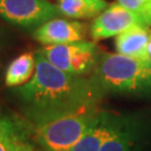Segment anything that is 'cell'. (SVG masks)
<instances>
[{"instance_id":"cell-1","label":"cell","mask_w":151,"mask_h":151,"mask_svg":"<svg viewBox=\"0 0 151 151\" xmlns=\"http://www.w3.org/2000/svg\"><path fill=\"white\" fill-rule=\"evenodd\" d=\"M15 93L32 125L58 114L99 104L102 99L90 78L58 70L38 52L32 80L16 87Z\"/></svg>"},{"instance_id":"cell-2","label":"cell","mask_w":151,"mask_h":151,"mask_svg":"<svg viewBox=\"0 0 151 151\" xmlns=\"http://www.w3.org/2000/svg\"><path fill=\"white\" fill-rule=\"evenodd\" d=\"M101 95L151 97V63L119 53H101L90 77Z\"/></svg>"},{"instance_id":"cell-3","label":"cell","mask_w":151,"mask_h":151,"mask_svg":"<svg viewBox=\"0 0 151 151\" xmlns=\"http://www.w3.org/2000/svg\"><path fill=\"white\" fill-rule=\"evenodd\" d=\"M101 111L99 104L87 105L32 124L34 140L44 151H70L96 122Z\"/></svg>"},{"instance_id":"cell-4","label":"cell","mask_w":151,"mask_h":151,"mask_svg":"<svg viewBox=\"0 0 151 151\" xmlns=\"http://www.w3.org/2000/svg\"><path fill=\"white\" fill-rule=\"evenodd\" d=\"M58 70L73 75L84 76L93 72L101 56L93 42L45 45L37 50Z\"/></svg>"},{"instance_id":"cell-5","label":"cell","mask_w":151,"mask_h":151,"mask_svg":"<svg viewBox=\"0 0 151 151\" xmlns=\"http://www.w3.org/2000/svg\"><path fill=\"white\" fill-rule=\"evenodd\" d=\"M60 15L57 6L47 0H0V16L20 27H39Z\"/></svg>"},{"instance_id":"cell-6","label":"cell","mask_w":151,"mask_h":151,"mask_svg":"<svg viewBox=\"0 0 151 151\" xmlns=\"http://www.w3.org/2000/svg\"><path fill=\"white\" fill-rule=\"evenodd\" d=\"M134 25L147 26L139 15L116 2L108 6L105 10L95 17L90 27V35L94 42H97L118 36Z\"/></svg>"},{"instance_id":"cell-7","label":"cell","mask_w":151,"mask_h":151,"mask_svg":"<svg viewBox=\"0 0 151 151\" xmlns=\"http://www.w3.org/2000/svg\"><path fill=\"white\" fill-rule=\"evenodd\" d=\"M90 32L86 24L64 18H54L40 25L34 32V38L45 45L84 42Z\"/></svg>"},{"instance_id":"cell-8","label":"cell","mask_w":151,"mask_h":151,"mask_svg":"<svg viewBox=\"0 0 151 151\" xmlns=\"http://www.w3.org/2000/svg\"><path fill=\"white\" fill-rule=\"evenodd\" d=\"M142 121L130 115L116 114L115 123L101 151H139L143 137Z\"/></svg>"},{"instance_id":"cell-9","label":"cell","mask_w":151,"mask_h":151,"mask_svg":"<svg viewBox=\"0 0 151 151\" xmlns=\"http://www.w3.org/2000/svg\"><path fill=\"white\" fill-rule=\"evenodd\" d=\"M151 32L149 26L134 25L115 36V49L124 56L141 60H150L148 46Z\"/></svg>"},{"instance_id":"cell-10","label":"cell","mask_w":151,"mask_h":151,"mask_svg":"<svg viewBox=\"0 0 151 151\" xmlns=\"http://www.w3.org/2000/svg\"><path fill=\"white\" fill-rule=\"evenodd\" d=\"M0 151H37L20 122L0 113Z\"/></svg>"},{"instance_id":"cell-11","label":"cell","mask_w":151,"mask_h":151,"mask_svg":"<svg viewBox=\"0 0 151 151\" xmlns=\"http://www.w3.org/2000/svg\"><path fill=\"white\" fill-rule=\"evenodd\" d=\"M115 119V113L102 110L96 122L70 151H101L104 141L112 132Z\"/></svg>"},{"instance_id":"cell-12","label":"cell","mask_w":151,"mask_h":151,"mask_svg":"<svg viewBox=\"0 0 151 151\" xmlns=\"http://www.w3.org/2000/svg\"><path fill=\"white\" fill-rule=\"evenodd\" d=\"M36 70V53L26 52L17 56L7 66L5 83L9 87H19L32 80Z\"/></svg>"},{"instance_id":"cell-13","label":"cell","mask_w":151,"mask_h":151,"mask_svg":"<svg viewBox=\"0 0 151 151\" xmlns=\"http://www.w3.org/2000/svg\"><path fill=\"white\" fill-rule=\"evenodd\" d=\"M60 15L70 19H90L108 8L106 0H57Z\"/></svg>"},{"instance_id":"cell-14","label":"cell","mask_w":151,"mask_h":151,"mask_svg":"<svg viewBox=\"0 0 151 151\" xmlns=\"http://www.w3.org/2000/svg\"><path fill=\"white\" fill-rule=\"evenodd\" d=\"M118 2L139 15L147 26H151V0H118Z\"/></svg>"},{"instance_id":"cell-15","label":"cell","mask_w":151,"mask_h":151,"mask_svg":"<svg viewBox=\"0 0 151 151\" xmlns=\"http://www.w3.org/2000/svg\"><path fill=\"white\" fill-rule=\"evenodd\" d=\"M148 52H149V55L151 57V36H150V42H149V46H148Z\"/></svg>"},{"instance_id":"cell-16","label":"cell","mask_w":151,"mask_h":151,"mask_svg":"<svg viewBox=\"0 0 151 151\" xmlns=\"http://www.w3.org/2000/svg\"><path fill=\"white\" fill-rule=\"evenodd\" d=\"M37 151H44V150H37Z\"/></svg>"},{"instance_id":"cell-17","label":"cell","mask_w":151,"mask_h":151,"mask_svg":"<svg viewBox=\"0 0 151 151\" xmlns=\"http://www.w3.org/2000/svg\"><path fill=\"white\" fill-rule=\"evenodd\" d=\"M150 63H151V57H150Z\"/></svg>"}]
</instances>
